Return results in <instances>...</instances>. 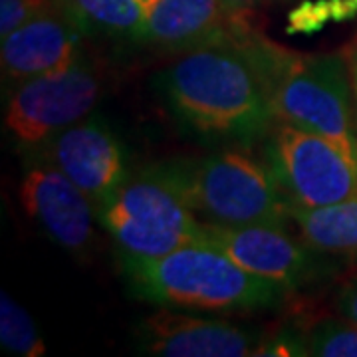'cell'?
Masks as SVG:
<instances>
[{
	"instance_id": "cell-1",
	"label": "cell",
	"mask_w": 357,
	"mask_h": 357,
	"mask_svg": "<svg viewBox=\"0 0 357 357\" xmlns=\"http://www.w3.org/2000/svg\"><path fill=\"white\" fill-rule=\"evenodd\" d=\"M234 24L227 38L178 54L155 74L153 86L185 133L206 143L250 147L266 137L276 117Z\"/></svg>"
},
{
	"instance_id": "cell-2",
	"label": "cell",
	"mask_w": 357,
	"mask_h": 357,
	"mask_svg": "<svg viewBox=\"0 0 357 357\" xmlns=\"http://www.w3.org/2000/svg\"><path fill=\"white\" fill-rule=\"evenodd\" d=\"M234 36L248 52L264 84L276 121L318 133L357 165V126L351 79L344 54H302L280 46L246 24L241 14Z\"/></svg>"
},
{
	"instance_id": "cell-3",
	"label": "cell",
	"mask_w": 357,
	"mask_h": 357,
	"mask_svg": "<svg viewBox=\"0 0 357 357\" xmlns=\"http://www.w3.org/2000/svg\"><path fill=\"white\" fill-rule=\"evenodd\" d=\"M129 292L159 307L201 312L272 310L288 290L238 266L208 243H192L155 258L119 255Z\"/></svg>"
},
{
	"instance_id": "cell-4",
	"label": "cell",
	"mask_w": 357,
	"mask_h": 357,
	"mask_svg": "<svg viewBox=\"0 0 357 357\" xmlns=\"http://www.w3.org/2000/svg\"><path fill=\"white\" fill-rule=\"evenodd\" d=\"M177 192L204 225L284 227L292 203L266 161L244 149H222L204 157H175L145 165Z\"/></svg>"
},
{
	"instance_id": "cell-5",
	"label": "cell",
	"mask_w": 357,
	"mask_h": 357,
	"mask_svg": "<svg viewBox=\"0 0 357 357\" xmlns=\"http://www.w3.org/2000/svg\"><path fill=\"white\" fill-rule=\"evenodd\" d=\"M98 222L117 244V255L155 258L181 246L203 243L204 225L165 181L147 167L98 208Z\"/></svg>"
},
{
	"instance_id": "cell-6",
	"label": "cell",
	"mask_w": 357,
	"mask_h": 357,
	"mask_svg": "<svg viewBox=\"0 0 357 357\" xmlns=\"http://www.w3.org/2000/svg\"><path fill=\"white\" fill-rule=\"evenodd\" d=\"M98 62L82 50L64 68L10 88L4 123L18 145L34 153L60 131L93 114L103 96Z\"/></svg>"
},
{
	"instance_id": "cell-7",
	"label": "cell",
	"mask_w": 357,
	"mask_h": 357,
	"mask_svg": "<svg viewBox=\"0 0 357 357\" xmlns=\"http://www.w3.org/2000/svg\"><path fill=\"white\" fill-rule=\"evenodd\" d=\"M262 143L264 161L294 206L319 208L357 197V165L332 141L274 121Z\"/></svg>"
},
{
	"instance_id": "cell-8",
	"label": "cell",
	"mask_w": 357,
	"mask_h": 357,
	"mask_svg": "<svg viewBox=\"0 0 357 357\" xmlns=\"http://www.w3.org/2000/svg\"><path fill=\"white\" fill-rule=\"evenodd\" d=\"M203 243L217 246L238 266L280 284L288 292L326 280L337 268L328 260V255L312 248L302 238L296 241L284 227L204 225Z\"/></svg>"
},
{
	"instance_id": "cell-9",
	"label": "cell",
	"mask_w": 357,
	"mask_h": 357,
	"mask_svg": "<svg viewBox=\"0 0 357 357\" xmlns=\"http://www.w3.org/2000/svg\"><path fill=\"white\" fill-rule=\"evenodd\" d=\"M36 159L58 167L100 208L129 177L128 151L102 115L89 114L60 131L38 151Z\"/></svg>"
},
{
	"instance_id": "cell-10",
	"label": "cell",
	"mask_w": 357,
	"mask_h": 357,
	"mask_svg": "<svg viewBox=\"0 0 357 357\" xmlns=\"http://www.w3.org/2000/svg\"><path fill=\"white\" fill-rule=\"evenodd\" d=\"M20 201L52 243L77 258L91 255L98 208L58 167L34 159L20 183Z\"/></svg>"
},
{
	"instance_id": "cell-11",
	"label": "cell",
	"mask_w": 357,
	"mask_h": 357,
	"mask_svg": "<svg viewBox=\"0 0 357 357\" xmlns=\"http://www.w3.org/2000/svg\"><path fill=\"white\" fill-rule=\"evenodd\" d=\"M264 335L227 319L201 318L161 307L145 316L133 330L135 351L157 357L255 356Z\"/></svg>"
},
{
	"instance_id": "cell-12",
	"label": "cell",
	"mask_w": 357,
	"mask_h": 357,
	"mask_svg": "<svg viewBox=\"0 0 357 357\" xmlns=\"http://www.w3.org/2000/svg\"><path fill=\"white\" fill-rule=\"evenodd\" d=\"M84 34L68 16L60 0L44 6L36 16L2 38V79L10 88L44 76L74 62Z\"/></svg>"
},
{
	"instance_id": "cell-13",
	"label": "cell",
	"mask_w": 357,
	"mask_h": 357,
	"mask_svg": "<svg viewBox=\"0 0 357 357\" xmlns=\"http://www.w3.org/2000/svg\"><path fill=\"white\" fill-rule=\"evenodd\" d=\"M145 13L143 44L167 54H185L227 38L236 14L222 0H137Z\"/></svg>"
},
{
	"instance_id": "cell-14",
	"label": "cell",
	"mask_w": 357,
	"mask_h": 357,
	"mask_svg": "<svg viewBox=\"0 0 357 357\" xmlns=\"http://www.w3.org/2000/svg\"><path fill=\"white\" fill-rule=\"evenodd\" d=\"M300 238L330 258L357 260V197L342 203L290 211Z\"/></svg>"
},
{
	"instance_id": "cell-15",
	"label": "cell",
	"mask_w": 357,
	"mask_h": 357,
	"mask_svg": "<svg viewBox=\"0 0 357 357\" xmlns=\"http://www.w3.org/2000/svg\"><path fill=\"white\" fill-rule=\"evenodd\" d=\"M84 38L143 44L145 13L137 0H60Z\"/></svg>"
},
{
	"instance_id": "cell-16",
	"label": "cell",
	"mask_w": 357,
	"mask_h": 357,
	"mask_svg": "<svg viewBox=\"0 0 357 357\" xmlns=\"http://www.w3.org/2000/svg\"><path fill=\"white\" fill-rule=\"evenodd\" d=\"M0 344L2 347L20 357H42L46 344L42 342L34 319L13 296L0 294Z\"/></svg>"
},
{
	"instance_id": "cell-17",
	"label": "cell",
	"mask_w": 357,
	"mask_h": 357,
	"mask_svg": "<svg viewBox=\"0 0 357 357\" xmlns=\"http://www.w3.org/2000/svg\"><path fill=\"white\" fill-rule=\"evenodd\" d=\"M310 356L357 357V324L347 319H321L307 332Z\"/></svg>"
},
{
	"instance_id": "cell-18",
	"label": "cell",
	"mask_w": 357,
	"mask_h": 357,
	"mask_svg": "<svg viewBox=\"0 0 357 357\" xmlns=\"http://www.w3.org/2000/svg\"><path fill=\"white\" fill-rule=\"evenodd\" d=\"M255 356H310L307 333L298 332L294 328H284L280 332L262 337Z\"/></svg>"
},
{
	"instance_id": "cell-19",
	"label": "cell",
	"mask_w": 357,
	"mask_h": 357,
	"mask_svg": "<svg viewBox=\"0 0 357 357\" xmlns=\"http://www.w3.org/2000/svg\"><path fill=\"white\" fill-rule=\"evenodd\" d=\"M332 18V8L328 0L302 2L288 16V30L294 34H314L321 30Z\"/></svg>"
},
{
	"instance_id": "cell-20",
	"label": "cell",
	"mask_w": 357,
	"mask_h": 357,
	"mask_svg": "<svg viewBox=\"0 0 357 357\" xmlns=\"http://www.w3.org/2000/svg\"><path fill=\"white\" fill-rule=\"evenodd\" d=\"M50 2L54 0H0V36L13 34Z\"/></svg>"
},
{
	"instance_id": "cell-21",
	"label": "cell",
	"mask_w": 357,
	"mask_h": 357,
	"mask_svg": "<svg viewBox=\"0 0 357 357\" xmlns=\"http://www.w3.org/2000/svg\"><path fill=\"white\" fill-rule=\"evenodd\" d=\"M335 310L344 319L357 324V274L340 288L335 296Z\"/></svg>"
},
{
	"instance_id": "cell-22",
	"label": "cell",
	"mask_w": 357,
	"mask_h": 357,
	"mask_svg": "<svg viewBox=\"0 0 357 357\" xmlns=\"http://www.w3.org/2000/svg\"><path fill=\"white\" fill-rule=\"evenodd\" d=\"M347 70H349V79H351V91H354V107H356V126H357V34L349 40L342 48Z\"/></svg>"
},
{
	"instance_id": "cell-23",
	"label": "cell",
	"mask_w": 357,
	"mask_h": 357,
	"mask_svg": "<svg viewBox=\"0 0 357 357\" xmlns=\"http://www.w3.org/2000/svg\"><path fill=\"white\" fill-rule=\"evenodd\" d=\"M260 0H222L225 8L230 14H246L255 4H258Z\"/></svg>"
}]
</instances>
